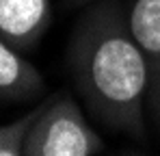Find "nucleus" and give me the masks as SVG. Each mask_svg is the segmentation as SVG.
Listing matches in <instances>:
<instances>
[{"label": "nucleus", "mask_w": 160, "mask_h": 156, "mask_svg": "<svg viewBox=\"0 0 160 156\" xmlns=\"http://www.w3.org/2000/svg\"><path fill=\"white\" fill-rule=\"evenodd\" d=\"M67 65L84 106L102 126L130 137L145 134L149 72L117 2L104 0L76 22Z\"/></svg>", "instance_id": "obj_1"}, {"label": "nucleus", "mask_w": 160, "mask_h": 156, "mask_svg": "<svg viewBox=\"0 0 160 156\" xmlns=\"http://www.w3.org/2000/svg\"><path fill=\"white\" fill-rule=\"evenodd\" d=\"M102 137L91 128L69 93L41 104L28 130L24 156H93L104 152Z\"/></svg>", "instance_id": "obj_2"}, {"label": "nucleus", "mask_w": 160, "mask_h": 156, "mask_svg": "<svg viewBox=\"0 0 160 156\" xmlns=\"http://www.w3.org/2000/svg\"><path fill=\"white\" fill-rule=\"evenodd\" d=\"M128 22L149 72L147 111L160 128V0H134Z\"/></svg>", "instance_id": "obj_3"}, {"label": "nucleus", "mask_w": 160, "mask_h": 156, "mask_svg": "<svg viewBox=\"0 0 160 156\" xmlns=\"http://www.w3.org/2000/svg\"><path fill=\"white\" fill-rule=\"evenodd\" d=\"M50 22V0H0V37L15 50H30Z\"/></svg>", "instance_id": "obj_4"}, {"label": "nucleus", "mask_w": 160, "mask_h": 156, "mask_svg": "<svg viewBox=\"0 0 160 156\" xmlns=\"http://www.w3.org/2000/svg\"><path fill=\"white\" fill-rule=\"evenodd\" d=\"M43 89V76L0 37V102H20Z\"/></svg>", "instance_id": "obj_5"}, {"label": "nucleus", "mask_w": 160, "mask_h": 156, "mask_svg": "<svg viewBox=\"0 0 160 156\" xmlns=\"http://www.w3.org/2000/svg\"><path fill=\"white\" fill-rule=\"evenodd\" d=\"M41 104L35 106L32 111H28L26 115L18 117L11 124H2L0 126V156H20L24 154V143H26L28 130L32 126L35 117L39 115Z\"/></svg>", "instance_id": "obj_6"}, {"label": "nucleus", "mask_w": 160, "mask_h": 156, "mask_svg": "<svg viewBox=\"0 0 160 156\" xmlns=\"http://www.w3.org/2000/svg\"><path fill=\"white\" fill-rule=\"evenodd\" d=\"M93 2H100V0H67L69 7H87V4H93Z\"/></svg>", "instance_id": "obj_7"}]
</instances>
